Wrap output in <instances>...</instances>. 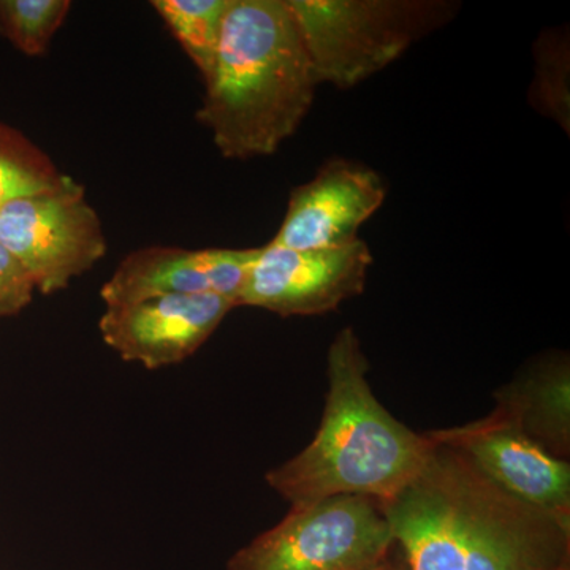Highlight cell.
Segmentation results:
<instances>
[{
  "label": "cell",
  "instance_id": "obj_17",
  "mask_svg": "<svg viewBox=\"0 0 570 570\" xmlns=\"http://www.w3.org/2000/svg\"><path fill=\"white\" fill-rule=\"evenodd\" d=\"M36 285L20 262L0 245V318L20 314L32 302Z\"/></svg>",
  "mask_w": 570,
  "mask_h": 570
},
{
  "label": "cell",
  "instance_id": "obj_5",
  "mask_svg": "<svg viewBox=\"0 0 570 570\" xmlns=\"http://www.w3.org/2000/svg\"><path fill=\"white\" fill-rule=\"evenodd\" d=\"M395 546L381 505L332 497L292 505L272 530L227 562V570H379Z\"/></svg>",
  "mask_w": 570,
  "mask_h": 570
},
{
  "label": "cell",
  "instance_id": "obj_1",
  "mask_svg": "<svg viewBox=\"0 0 570 570\" xmlns=\"http://www.w3.org/2000/svg\"><path fill=\"white\" fill-rule=\"evenodd\" d=\"M431 439L419 474L379 502L409 569L570 570V523L502 490L463 452Z\"/></svg>",
  "mask_w": 570,
  "mask_h": 570
},
{
  "label": "cell",
  "instance_id": "obj_2",
  "mask_svg": "<svg viewBox=\"0 0 570 570\" xmlns=\"http://www.w3.org/2000/svg\"><path fill=\"white\" fill-rule=\"evenodd\" d=\"M317 85L288 0H232L195 118L225 159L272 156L305 119Z\"/></svg>",
  "mask_w": 570,
  "mask_h": 570
},
{
  "label": "cell",
  "instance_id": "obj_7",
  "mask_svg": "<svg viewBox=\"0 0 570 570\" xmlns=\"http://www.w3.org/2000/svg\"><path fill=\"white\" fill-rule=\"evenodd\" d=\"M373 255L362 238L333 249L258 247L236 307H261L283 317L322 316L365 291Z\"/></svg>",
  "mask_w": 570,
  "mask_h": 570
},
{
  "label": "cell",
  "instance_id": "obj_9",
  "mask_svg": "<svg viewBox=\"0 0 570 570\" xmlns=\"http://www.w3.org/2000/svg\"><path fill=\"white\" fill-rule=\"evenodd\" d=\"M235 309L225 296L164 295L132 305L105 307V344L146 370L178 365L193 356Z\"/></svg>",
  "mask_w": 570,
  "mask_h": 570
},
{
  "label": "cell",
  "instance_id": "obj_10",
  "mask_svg": "<svg viewBox=\"0 0 570 570\" xmlns=\"http://www.w3.org/2000/svg\"><path fill=\"white\" fill-rule=\"evenodd\" d=\"M385 184L363 165L335 159L316 178L295 187L273 245L333 249L358 239V228L384 204Z\"/></svg>",
  "mask_w": 570,
  "mask_h": 570
},
{
  "label": "cell",
  "instance_id": "obj_3",
  "mask_svg": "<svg viewBox=\"0 0 570 570\" xmlns=\"http://www.w3.org/2000/svg\"><path fill=\"white\" fill-rule=\"evenodd\" d=\"M326 363L328 392L316 436L272 469L266 482L292 505L344 494L387 501L419 474L433 439L415 433L379 403L354 328L337 333Z\"/></svg>",
  "mask_w": 570,
  "mask_h": 570
},
{
  "label": "cell",
  "instance_id": "obj_6",
  "mask_svg": "<svg viewBox=\"0 0 570 570\" xmlns=\"http://www.w3.org/2000/svg\"><path fill=\"white\" fill-rule=\"evenodd\" d=\"M0 245L31 276L36 291L51 295L69 287L107 254L99 214L86 200L85 187L24 195L0 206Z\"/></svg>",
  "mask_w": 570,
  "mask_h": 570
},
{
  "label": "cell",
  "instance_id": "obj_15",
  "mask_svg": "<svg viewBox=\"0 0 570 570\" xmlns=\"http://www.w3.org/2000/svg\"><path fill=\"white\" fill-rule=\"evenodd\" d=\"M70 0H0V36L22 55L39 58L66 21Z\"/></svg>",
  "mask_w": 570,
  "mask_h": 570
},
{
  "label": "cell",
  "instance_id": "obj_18",
  "mask_svg": "<svg viewBox=\"0 0 570 570\" xmlns=\"http://www.w3.org/2000/svg\"><path fill=\"white\" fill-rule=\"evenodd\" d=\"M379 570H411L409 569L406 557H404L400 547L396 546V542L393 549L390 550L387 560L384 561V564H382Z\"/></svg>",
  "mask_w": 570,
  "mask_h": 570
},
{
  "label": "cell",
  "instance_id": "obj_11",
  "mask_svg": "<svg viewBox=\"0 0 570 570\" xmlns=\"http://www.w3.org/2000/svg\"><path fill=\"white\" fill-rule=\"evenodd\" d=\"M258 247L183 249L149 246L127 255L100 288L105 307L164 295H220L235 303Z\"/></svg>",
  "mask_w": 570,
  "mask_h": 570
},
{
  "label": "cell",
  "instance_id": "obj_13",
  "mask_svg": "<svg viewBox=\"0 0 570 570\" xmlns=\"http://www.w3.org/2000/svg\"><path fill=\"white\" fill-rule=\"evenodd\" d=\"M232 0H154L159 13L183 50L200 71L204 81L212 77L225 14Z\"/></svg>",
  "mask_w": 570,
  "mask_h": 570
},
{
  "label": "cell",
  "instance_id": "obj_4",
  "mask_svg": "<svg viewBox=\"0 0 570 570\" xmlns=\"http://www.w3.org/2000/svg\"><path fill=\"white\" fill-rule=\"evenodd\" d=\"M318 85L354 88L452 18L439 0H288Z\"/></svg>",
  "mask_w": 570,
  "mask_h": 570
},
{
  "label": "cell",
  "instance_id": "obj_16",
  "mask_svg": "<svg viewBox=\"0 0 570 570\" xmlns=\"http://www.w3.org/2000/svg\"><path fill=\"white\" fill-rule=\"evenodd\" d=\"M535 107L569 132V45L562 33H543L535 45Z\"/></svg>",
  "mask_w": 570,
  "mask_h": 570
},
{
  "label": "cell",
  "instance_id": "obj_14",
  "mask_svg": "<svg viewBox=\"0 0 570 570\" xmlns=\"http://www.w3.org/2000/svg\"><path fill=\"white\" fill-rule=\"evenodd\" d=\"M70 181L39 146L0 122V206L24 195L61 189Z\"/></svg>",
  "mask_w": 570,
  "mask_h": 570
},
{
  "label": "cell",
  "instance_id": "obj_8",
  "mask_svg": "<svg viewBox=\"0 0 570 570\" xmlns=\"http://www.w3.org/2000/svg\"><path fill=\"white\" fill-rule=\"evenodd\" d=\"M460 450L502 490L570 523V466L532 441L519 426L491 412L464 426L430 431Z\"/></svg>",
  "mask_w": 570,
  "mask_h": 570
},
{
  "label": "cell",
  "instance_id": "obj_12",
  "mask_svg": "<svg viewBox=\"0 0 570 570\" xmlns=\"http://www.w3.org/2000/svg\"><path fill=\"white\" fill-rule=\"evenodd\" d=\"M494 414L557 459L570 452V365L564 352L539 356L494 392Z\"/></svg>",
  "mask_w": 570,
  "mask_h": 570
}]
</instances>
